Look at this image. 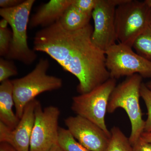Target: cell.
Returning <instances> with one entry per match:
<instances>
[{
	"mask_svg": "<svg viewBox=\"0 0 151 151\" xmlns=\"http://www.w3.org/2000/svg\"><path fill=\"white\" fill-rule=\"evenodd\" d=\"M93 31L90 24L77 30H67L58 21L37 32L34 38V50L46 53L76 77L80 94L90 92L111 78L105 51L92 41Z\"/></svg>",
	"mask_w": 151,
	"mask_h": 151,
	"instance_id": "1",
	"label": "cell"
},
{
	"mask_svg": "<svg viewBox=\"0 0 151 151\" xmlns=\"http://www.w3.org/2000/svg\"><path fill=\"white\" fill-rule=\"evenodd\" d=\"M49 66L48 60L41 58L31 72L11 80L16 114L19 119H21L25 106L39 94L62 87L61 78L47 74Z\"/></svg>",
	"mask_w": 151,
	"mask_h": 151,
	"instance_id": "2",
	"label": "cell"
},
{
	"mask_svg": "<svg viewBox=\"0 0 151 151\" xmlns=\"http://www.w3.org/2000/svg\"><path fill=\"white\" fill-rule=\"evenodd\" d=\"M142 78L139 74H134L116 86L111 93L107 108L108 113H114L118 108H123L127 113L132 125L129 138L132 145L140 138L145 129V121L139 103Z\"/></svg>",
	"mask_w": 151,
	"mask_h": 151,
	"instance_id": "3",
	"label": "cell"
},
{
	"mask_svg": "<svg viewBox=\"0 0 151 151\" xmlns=\"http://www.w3.org/2000/svg\"><path fill=\"white\" fill-rule=\"evenodd\" d=\"M35 0H26L12 8L0 9V15L10 25L12 29V40L7 55L8 60H18L30 65L36 59L37 55L27 43V28L30 14Z\"/></svg>",
	"mask_w": 151,
	"mask_h": 151,
	"instance_id": "4",
	"label": "cell"
},
{
	"mask_svg": "<svg viewBox=\"0 0 151 151\" xmlns=\"http://www.w3.org/2000/svg\"><path fill=\"white\" fill-rule=\"evenodd\" d=\"M151 24V7L145 1L124 0L117 6L115 26L120 43L132 47L135 41Z\"/></svg>",
	"mask_w": 151,
	"mask_h": 151,
	"instance_id": "5",
	"label": "cell"
},
{
	"mask_svg": "<svg viewBox=\"0 0 151 151\" xmlns=\"http://www.w3.org/2000/svg\"><path fill=\"white\" fill-rule=\"evenodd\" d=\"M116 86V79L110 78L104 83L85 94L72 98L71 108L76 115L96 124L111 137L105 124V116L111 93Z\"/></svg>",
	"mask_w": 151,
	"mask_h": 151,
	"instance_id": "6",
	"label": "cell"
},
{
	"mask_svg": "<svg viewBox=\"0 0 151 151\" xmlns=\"http://www.w3.org/2000/svg\"><path fill=\"white\" fill-rule=\"evenodd\" d=\"M106 65L111 78L138 74L143 78H151V62L133 51L132 47L115 44L105 51Z\"/></svg>",
	"mask_w": 151,
	"mask_h": 151,
	"instance_id": "7",
	"label": "cell"
},
{
	"mask_svg": "<svg viewBox=\"0 0 151 151\" xmlns=\"http://www.w3.org/2000/svg\"><path fill=\"white\" fill-rule=\"evenodd\" d=\"M60 111L56 106L42 109L37 100L29 151H50L58 142Z\"/></svg>",
	"mask_w": 151,
	"mask_h": 151,
	"instance_id": "8",
	"label": "cell"
},
{
	"mask_svg": "<svg viewBox=\"0 0 151 151\" xmlns=\"http://www.w3.org/2000/svg\"><path fill=\"white\" fill-rule=\"evenodd\" d=\"M124 0H98L92 12L94 27L92 40L103 51L116 44L117 40L115 26L116 7Z\"/></svg>",
	"mask_w": 151,
	"mask_h": 151,
	"instance_id": "9",
	"label": "cell"
},
{
	"mask_svg": "<svg viewBox=\"0 0 151 151\" xmlns=\"http://www.w3.org/2000/svg\"><path fill=\"white\" fill-rule=\"evenodd\" d=\"M67 129L78 142L90 151H106L111 137L100 127L81 116L64 120Z\"/></svg>",
	"mask_w": 151,
	"mask_h": 151,
	"instance_id": "10",
	"label": "cell"
},
{
	"mask_svg": "<svg viewBox=\"0 0 151 151\" xmlns=\"http://www.w3.org/2000/svg\"><path fill=\"white\" fill-rule=\"evenodd\" d=\"M37 100L35 99L25 106L21 119L14 129L0 122V142L8 143L17 151H29Z\"/></svg>",
	"mask_w": 151,
	"mask_h": 151,
	"instance_id": "11",
	"label": "cell"
},
{
	"mask_svg": "<svg viewBox=\"0 0 151 151\" xmlns=\"http://www.w3.org/2000/svg\"><path fill=\"white\" fill-rule=\"evenodd\" d=\"M73 0H51L41 6L32 16L29 23L30 29L46 27L58 21Z\"/></svg>",
	"mask_w": 151,
	"mask_h": 151,
	"instance_id": "12",
	"label": "cell"
},
{
	"mask_svg": "<svg viewBox=\"0 0 151 151\" xmlns=\"http://www.w3.org/2000/svg\"><path fill=\"white\" fill-rule=\"evenodd\" d=\"M14 102L11 80L3 81L0 85V122L11 130L18 124L20 119L13 111Z\"/></svg>",
	"mask_w": 151,
	"mask_h": 151,
	"instance_id": "13",
	"label": "cell"
},
{
	"mask_svg": "<svg viewBox=\"0 0 151 151\" xmlns=\"http://www.w3.org/2000/svg\"><path fill=\"white\" fill-rule=\"evenodd\" d=\"M92 14L81 12L72 4L66 9L58 22L64 29L71 31L77 30L90 24Z\"/></svg>",
	"mask_w": 151,
	"mask_h": 151,
	"instance_id": "14",
	"label": "cell"
},
{
	"mask_svg": "<svg viewBox=\"0 0 151 151\" xmlns=\"http://www.w3.org/2000/svg\"><path fill=\"white\" fill-rule=\"evenodd\" d=\"M111 137L106 151H132V147L129 138L120 129L113 127L111 131Z\"/></svg>",
	"mask_w": 151,
	"mask_h": 151,
	"instance_id": "15",
	"label": "cell"
},
{
	"mask_svg": "<svg viewBox=\"0 0 151 151\" xmlns=\"http://www.w3.org/2000/svg\"><path fill=\"white\" fill-rule=\"evenodd\" d=\"M132 48L137 54L151 62V24L136 40Z\"/></svg>",
	"mask_w": 151,
	"mask_h": 151,
	"instance_id": "16",
	"label": "cell"
},
{
	"mask_svg": "<svg viewBox=\"0 0 151 151\" xmlns=\"http://www.w3.org/2000/svg\"><path fill=\"white\" fill-rule=\"evenodd\" d=\"M58 144L64 151H90L73 137L67 129L59 127Z\"/></svg>",
	"mask_w": 151,
	"mask_h": 151,
	"instance_id": "17",
	"label": "cell"
},
{
	"mask_svg": "<svg viewBox=\"0 0 151 151\" xmlns=\"http://www.w3.org/2000/svg\"><path fill=\"white\" fill-rule=\"evenodd\" d=\"M140 96L145 102L147 110V118L145 121L144 132H151V90L143 82L141 86Z\"/></svg>",
	"mask_w": 151,
	"mask_h": 151,
	"instance_id": "18",
	"label": "cell"
},
{
	"mask_svg": "<svg viewBox=\"0 0 151 151\" xmlns=\"http://www.w3.org/2000/svg\"><path fill=\"white\" fill-rule=\"evenodd\" d=\"M18 74L16 66L13 61L3 58L0 59V82L9 79Z\"/></svg>",
	"mask_w": 151,
	"mask_h": 151,
	"instance_id": "19",
	"label": "cell"
},
{
	"mask_svg": "<svg viewBox=\"0 0 151 151\" xmlns=\"http://www.w3.org/2000/svg\"><path fill=\"white\" fill-rule=\"evenodd\" d=\"M12 40V32L7 27H0V55H7Z\"/></svg>",
	"mask_w": 151,
	"mask_h": 151,
	"instance_id": "20",
	"label": "cell"
},
{
	"mask_svg": "<svg viewBox=\"0 0 151 151\" xmlns=\"http://www.w3.org/2000/svg\"><path fill=\"white\" fill-rule=\"evenodd\" d=\"M98 2V0H73L72 4L83 12L92 14Z\"/></svg>",
	"mask_w": 151,
	"mask_h": 151,
	"instance_id": "21",
	"label": "cell"
},
{
	"mask_svg": "<svg viewBox=\"0 0 151 151\" xmlns=\"http://www.w3.org/2000/svg\"><path fill=\"white\" fill-rule=\"evenodd\" d=\"M132 147V151H151V143L147 142L141 137Z\"/></svg>",
	"mask_w": 151,
	"mask_h": 151,
	"instance_id": "22",
	"label": "cell"
},
{
	"mask_svg": "<svg viewBox=\"0 0 151 151\" xmlns=\"http://www.w3.org/2000/svg\"><path fill=\"white\" fill-rule=\"evenodd\" d=\"M23 1L22 0H1L0 6L2 9L12 8L19 6Z\"/></svg>",
	"mask_w": 151,
	"mask_h": 151,
	"instance_id": "23",
	"label": "cell"
},
{
	"mask_svg": "<svg viewBox=\"0 0 151 151\" xmlns=\"http://www.w3.org/2000/svg\"><path fill=\"white\" fill-rule=\"evenodd\" d=\"M0 151H17L14 149L9 145L5 142H1L0 144Z\"/></svg>",
	"mask_w": 151,
	"mask_h": 151,
	"instance_id": "24",
	"label": "cell"
},
{
	"mask_svg": "<svg viewBox=\"0 0 151 151\" xmlns=\"http://www.w3.org/2000/svg\"><path fill=\"white\" fill-rule=\"evenodd\" d=\"M141 137L147 142L151 143V132H143Z\"/></svg>",
	"mask_w": 151,
	"mask_h": 151,
	"instance_id": "25",
	"label": "cell"
},
{
	"mask_svg": "<svg viewBox=\"0 0 151 151\" xmlns=\"http://www.w3.org/2000/svg\"><path fill=\"white\" fill-rule=\"evenodd\" d=\"M50 151H64L60 147L59 145H58V144H56V145H55L50 150Z\"/></svg>",
	"mask_w": 151,
	"mask_h": 151,
	"instance_id": "26",
	"label": "cell"
},
{
	"mask_svg": "<svg viewBox=\"0 0 151 151\" xmlns=\"http://www.w3.org/2000/svg\"><path fill=\"white\" fill-rule=\"evenodd\" d=\"M145 84L147 87L150 90H151V81H148V82H147Z\"/></svg>",
	"mask_w": 151,
	"mask_h": 151,
	"instance_id": "27",
	"label": "cell"
},
{
	"mask_svg": "<svg viewBox=\"0 0 151 151\" xmlns=\"http://www.w3.org/2000/svg\"><path fill=\"white\" fill-rule=\"evenodd\" d=\"M145 1L147 3V4L148 5L151 7V0H146V1Z\"/></svg>",
	"mask_w": 151,
	"mask_h": 151,
	"instance_id": "28",
	"label": "cell"
}]
</instances>
